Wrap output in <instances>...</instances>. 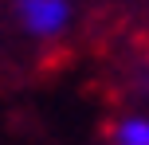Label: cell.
<instances>
[{
  "label": "cell",
  "mask_w": 149,
  "mask_h": 145,
  "mask_svg": "<svg viewBox=\"0 0 149 145\" xmlns=\"http://www.w3.org/2000/svg\"><path fill=\"white\" fill-rule=\"evenodd\" d=\"M16 20L28 35L55 39L71 24V0H16Z\"/></svg>",
  "instance_id": "6da1fadb"
},
{
  "label": "cell",
  "mask_w": 149,
  "mask_h": 145,
  "mask_svg": "<svg viewBox=\"0 0 149 145\" xmlns=\"http://www.w3.org/2000/svg\"><path fill=\"white\" fill-rule=\"evenodd\" d=\"M110 145H149V114H122L106 133Z\"/></svg>",
  "instance_id": "7a4b0ae2"
}]
</instances>
